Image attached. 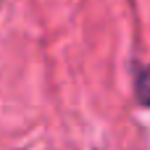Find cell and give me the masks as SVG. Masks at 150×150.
<instances>
[{
    "instance_id": "obj_1",
    "label": "cell",
    "mask_w": 150,
    "mask_h": 150,
    "mask_svg": "<svg viewBox=\"0 0 150 150\" xmlns=\"http://www.w3.org/2000/svg\"><path fill=\"white\" fill-rule=\"evenodd\" d=\"M137 98H140V103L150 105V66L140 74V79H137Z\"/></svg>"
}]
</instances>
